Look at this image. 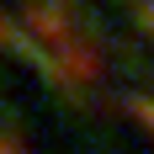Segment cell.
Instances as JSON below:
<instances>
[{"label":"cell","instance_id":"obj_1","mask_svg":"<svg viewBox=\"0 0 154 154\" xmlns=\"http://www.w3.org/2000/svg\"><path fill=\"white\" fill-rule=\"evenodd\" d=\"M21 48L43 64V75L59 91H75V96L85 85H96L101 69H106L101 43L64 11L59 0H21Z\"/></svg>","mask_w":154,"mask_h":154},{"label":"cell","instance_id":"obj_2","mask_svg":"<svg viewBox=\"0 0 154 154\" xmlns=\"http://www.w3.org/2000/svg\"><path fill=\"white\" fill-rule=\"evenodd\" d=\"M128 16L138 21V32H143V43H154V0H128Z\"/></svg>","mask_w":154,"mask_h":154},{"label":"cell","instance_id":"obj_3","mask_svg":"<svg viewBox=\"0 0 154 154\" xmlns=\"http://www.w3.org/2000/svg\"><path fill=\"white\" fill-rule=\"evenodd\" d=\"M128 117L143 122V128H149V138H154V96H133V101H128Z\"/></svg>","mask_w":154,"mask_h":154},{"label":"cell","instance_id":"obj_4","mask_svg":"<svg viewBox=\"0 0 154 154\" xmlns=\"http://www.w3.org/2000/svg\"><path fill=\"white\" fill-rule=\"evenodd\" d=\"M0 43H5V21H0Z\"/></svg>","mask_w":154,"mask_h":154}]
</instances>
